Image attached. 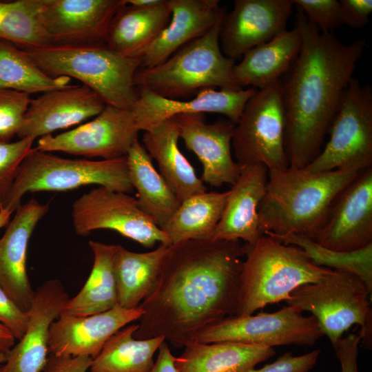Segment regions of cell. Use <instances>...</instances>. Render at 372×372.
Segmentation results:
<instances>
[{
	"mask_svg": "<svg viewBox=\"0 0 372 372\" xmlns=\"http://www.w3.org/2000/svg\"><path fill=\"white\" fill-rule=\"evenodd\" d=\"M245 251L238 240L193 239L171 245L156 285L139 305L134 338L163 337L174 347L234 315Z\"/></svg>",
	"mask_w": 372,
	"mask_h": 372,
	"instance_id": "1",
	"label": "cell"
},
{
	"mask_svg": "<svg viewBox=\"0 0 372 372\" xmlns=\"http://www.w3.org/2000/svg\"><path fill=\"white\" fill-rule=\"evenodd\" d=\"M295 28L301 48L281 87L289 167L302 169L320 152L366 41L343 43L332 32H321L298 8Z\"/></svg>",
	"mask_w": 372,
	"mask_h": 372,
	"instance_id": "2",
	"label": "cell"
},
{
	"mask_svg": "<svg viewBox=\"0 0 372 372\" xmlns=\"http://www.w3.org/2000/svg\"><path fill=\"white\" fill-rule=\"evenodd\" d=\"M360 171L311 172L288 167L269 171L258 216L262 235L295 234L312 239L338 194Z\"/></svg>",
	"mask_w": 372,
	"mask_h": 372,
	"instance_id": "3",
	"label": "cell"
},
{
	"mask_svg": "<svg viewBox=\"0 0 372 372\" xmlns=\"http://www.w3.org/2000/svg\"><path fill=\"white\" fill-rule=\"evenodd\" d=\"M244 246L246 258L234 316L251 315L269 304L287 300L296 287L320 280L333 270L314 265L298 247L267 235Z\"/></svg>",
	"mask_w": 372,
	"mask_h": 372,
	"instance_id": "4",
	"label": "cell"
},
{
	"mask_svg": "<svg viewBox=\"0 0 372 372\" xmlns=\"http://www.w3.org/2000/svg\"><path fill=\"white\" fill-rule=\"evenodd\" d=\"M225 8L203 36L183 45L163 63L139 68L134 83L167 99L180 100L201 90H241L234 78L235 61L222 52L220 28Z\"/></svg>",
	"mask_w": 372,
	"mask_h": 372,
	"instance_id": "5",
	"label": "cell"
},
{
	"mask_svg": "<svg viewBox=\"0 0 372 372\" xmlns=\"http://www.w3.org/2000/svg\"><path fill=\"white\" fill-rule=\"evenodd\" d=\"M51 76L74 78L107 105L130 110L137 99L138 58L122 56L104 45H49L23 49Z\"/></svg>",
	"mask_w": 372,
	"mask_h": 372,
	"instance_id": "6",
	"label": "cell"
},
{
	"mask_svg": "<svg viewBox=\"0 0 372 372\" xmlns=\"http://www.w3.org/2000/svg\"><path fill=\"white\" fill-rule=\"evenodd\" d=\"M97 185L130 194L131 184L127 157L92 161L65 158L33 148L20 165L2 207L14 211L28 192H65Z\"/></svg>",
	"mask_w": 372,
	"mask_h": 372,
	"instance_id": "7",
	"label": "cell"
},
{
	"mask_svg": "<svg viewBox=\"0 0 372 372\" xmlns=\"http://www.w3.org/2000/svg\"><path fill=\"white\" fill-rule=\"evenodd\" d=\"M366 286L356 275L333 269L324 278L296 287L285 300L316 319L332 346L354 324L361 327L360 336L365 347L371 346V309Z\"/></svg>",
	"mask_w": 372,
	"mask_h": 372,
	"instance_id": "8",
	"label": "cell"
},
{
	"mask_svg": "<svg viewBox=\"0 0 372 372\" xmlns=\"http://www.w3.org/2000/svg\"><path fill=\"white\" fill-rule=\"evenodd\" d=\"M285 125L281 80L258 89L235 124L231 146L236 162L243 166L260 163L268 171L289 167Z\"/></svg>",
	"mask_w": 372,
	"mask_h": 372,
	"instance_id": "9",
	"label": "cell"
},
{
	"mask_svg": "<svg viewBox=\"0 0 372 372\" xmlns=\"http://www.w3.org/2000/svg\"><path fill=\"white\" fill-rule=\"evenodd\" d=\"M330 138L304 169L311 172L372 167V88L353 78L344 92Z\"/></svg>",
	"mask_w": 372,
	"mask_h": 372,
	"instance_id": "10",
	"label": "cell"
},
{
	"mask_svg": "<svg viewBox=\"0 0 372 372\" xmlns=\"http://www.w3.org/2000/svg\"><path fill=\"white\" fill-rule=\"evenodd\" d=\"M322 335L314 316H305L296 307L287 306L273 313L225 317L200 332L195 342H236L273 348L312 346Z\"/></svg>",
	"mask_w": 372,
	"mask_h": 372,
	"instance_id": "11",
	"label": "cell"
},
{
	"mask_svg": "<svg viewBox=\"0 0 372 372\" xmlns=\"http://www.w3.org/2000/svg\"><path fill=\"white\" fill-rule=\"evenodd\" d=\"M72 223L76 234L87 236L98 229H110L146 248L157 242L171 245L165 232L129 194L103 187L92 189L73 203Z\"/></svg>",
	"mask_w": 372,
	"mask_h": 372,
	"instance_id": "12",
	"label": "cell"
},
{
	"mask_svg": "<svg viewBox=\"0 0 372 372\" xmlns=\"http://www.w3.org/2000/svg\"><path fill=\"white\" fill-rule=\"evenodd\" d=\"M138 129L130 110L107 105L94 119L56 136L40 137L36 149L63 152L88 158L127 156L138 140Z\"/></svg>",
	"mask_w": 372,
	"mask_h": 372,
	"instance_id": "13",
	"label": "cell"
},
{
	"mask_svg": "<svg viewBox=\"0 0 372 372\" xmlns=\"http://www.w3.org/2000/svg\"><path fill=\"white\" fill-rule=\"evenodd\" d=\"M311 240L338 251L372 243V167L360 170L338 194Z\"/></svg>",
	"mask_w": 372,
	"mask_h": 372,
	"instance_id": "14",
	"label": "cell"
},
{
	"mask_svg": "<svg viewBox=\"0 0 372 372\" xmlns=\"http://www.w3.org/2000/svg\"><path fill=\"white\" fill-rule=\"evenodd\" d=\"M123 4L124 0H42L41 20L52 45H104Z\"/></svg>",
	"mask_w": 372,
	"mask_h": 372,
	"instance_id": "15",
	"label": "cell"
},
{
	"mask_svg": "<svg viewBox=\"0 0 372 372\" xmlns=\"http://www.w3.org/2000/svg\"><path fill=\"white\" fill-rule=\"evenodd\" d=\"M293 0H236L222 19V52L235 61L252 48L287 30Z\"/></svg>",
	"mask_w": 372,
	"mask_h": 372,
	"instance_id": "16",
	"label": "cell"
},
{
	"mask_svg": "<svg viewBox=\"0 0 372 372\" xmlns=\"http://www.w3.org/2000/svg\"><path fill=\"white\" fill-rule=\"evenodd\" d=\"M69 296L59 280L43 282L34 291L25 333L6 353L0 372H41L48 360L49 335Z\"/></svg>",
	"mask_w": 372,
	"mask_h": 372,
	"instance_id": "17",
	"label": "cell"
},
{
	"mask_svg": "<svg viewBox=\"0 0 372 372\" xmlns=\"http://www.w3.org/2000/svg\"><path fill=\"white\" fill-rule=\"evenodd\" d=\"M173 118L179 137L202 164L201 180L216 187L233 185L244 168L231 155L235 124L230 121L207 123L203 114H182Z\"/></svg>",
	"mask_w": 372,
	"mask_h": 372,
	"instance_id": "18",
	"label": "cell"
},
{
	"mask_svg": "<svg viewBox=\"0 0 372 372\" xmlns=\"http://www.w3.org/2000/svg\"><path fill=\"white\" fill-rule=\"evenodd\" d=\"M137 99L130 110L139 131L150 127L182 114L216 113L236 124L249 99L258 89L216 90L208 88L189 100L164 98L144 87H136Z\"/></svg>",
	"mask_w": 372,
	"mask_h": 372,
	"instance_id": "19",
	"label": "cell"
},
{
	"mask_svg": "<svg viewBox=\"0 0 372 372\" xmlns=\"http://www.w3.org/2000/svg\"><path fill=\"white\" fill-rule=\"evenodd\" d=\"M143 309L139 306L125 309L119 305L104 312L74 316L60 314L51 324L49 351L60 356H89L92 359L118 331L139 320Z\"/></svg>",
	"mask_w": 372,
	"mask_h": 372,
	"instance_id": "20",
	"label": "cell"
},
{
	"mask_svg": "<svg viewBox=\"0 0 372 372\" xmlns=\"http://www.w3.org/2000/svg\"><path fill=\"white\" fill-rule=\"evenodd\" d=\"M105 106L96 92L83 84L42 93L31 99L17 136L36 139L51 134L97 116Z\"/></svg>",
	"mask_w": 372,
	"mask_h": 372,
	"instance_id": "21",
	"label": "cell"
},
{
	"mask_svg": "<svg viewBox=\"0 0 372 372\" xmlns=\"http://www.w3.org/2000/svg\"><path fill=\"white\" fill-rule=\"evenodd\" d=\"M48 209L49 204L30 199L16 209L0 238V286L24 311L30 309L34 293L26 269L28 242Z\"/></svg>",
	"mask_w": 372,
	"mask_h": 372,
	"instance_id": "22",
	"label": "cell"
},
{
	"mask_svg": "<svg viewBox=\"0 0 372 372\" xmlns=\"http://www.w3.org/2000/svg\"><path fill=\"white\" fill-rule=\"evenodd\" d=\"M268 172L260 163L244 166L240 177L229 190L222 216L211 239L242 240L251 245L262 236L258 209L266 192Z\"/></svg>",
	"mask_w": 372,
	"mask_h": 372,
	"instance_id": "23",
	"label": "cell"
},
{
	"mask_svg": "<svg viewBox=\"0 0 372 372\" xmlns=\"http://www.w3.org/2000/svg\"><path fill=\"white\" fill-rule=\"evenodd\" d=\"M167 25L138 57L140 68L158 65L189 42L205 34L224 10L218 0H168Z\"/></svg>",
	"mask_w": 372,
	"mask_h": 372,
	"instance_id": "24",
	"label": "cell"
},
{
	"mask_svg": "<svg viewBox=\"0 0 372 372\" xmlns=\"http://www.w3.org/2000/svg\"><path fill=\"white\" fill-rule=\"evenodd\" d=\"M171 17L168 0L150 6H121L110 23L106 46L115 53L138 58L167 25Z\"/></svg>",
	"mask_w": 372,
	"mask_h": 372,
	"instance_id": "25",
	"label": "cell"
},
{
	"mask_svg": "<svg viewBox=\"0 0 372 372\" xmlns=\"http://www.w3.org/2000/svg\"><path fill=\"white\" fill-rule=\"evenodd\" d=\"M302 39L295 28L247 52L234 67L236 83L262 89L281 80L299 54Z\"/></svg>",
	"mask_w": 372,
	"mask_h": 372,
	"instance_id": "26",
	"label": "cell"
},
{
	"mask_svg": "<svg viewBox=\"0 0 372 372\" xmlns=\"http://www.w3.org/2000/svg\"><path fill=\"white\" fill-rule=\"evenodd\" d=\"M144 132V147L156 161L161 175L180 202L207 192L204 183L178 148L179 132L174 118Z\"/></svg>",
	"mask_w": 372,
	"mask_h": 372,
	"instance_id": "27",
	"label": "cell"
},
{
	"mask_svg": "<svg viewBox=\"0 0 372 372\" xmlns=\"http://www.w3.org/2000/svg\"><path fill=\"white\" fill-rule=\"evenodd\" d=\"M273 347L236 342H194L175 358L178 372H250L273 357Z\"/></svg>",
	"mask_w": 372,
	"mask_h": 372,
	"instance_id": "28",
	"label": "cell"
},
{
	"mask_svg": "<svg viewBox=\"0 0 372 372\" xmlns=\"http://www.w3.org/2000/svg\"><path fill=\"white\" fill-rule=\"evenodd\" d=\"M129 178L137 191V203L162 230L180 201L153 165L152 158L138 139L126 156Z\"/></svg>",
	"mask_w": 372,
	"mask_h": 372,
	"instance_id": "29",
	"label": "cell"
},
{
	"mask_svg": "<svg viewBox=\"0 0 372 372\" xmlns=\"http://www.w3.org/2000/svg\"><path fill=\"white\" fill-rule=\"evenodd\" d=\"M93 266L85 285L69 298L61 314L85 316L110 310L118 304L115 256L118 245L90 240Z\"/></svg>",
	"mask_w": 372,
	"mask_h": 372,
	"instance_id": "30",
	"label": "cell"
},
{
	"mask_svg": "<svg viewBox=\"0 0 372 372\" xmlns=\"http://www.w3.org/2000/svg\"><path fill=\"white\" fill-rule=\"evenodd\" d=\"M169 246L159 244L151 251L134 252L118 245L114 266L120 307L136 308L150 294Z\"/></svg>",
	"mask_w": 372,
	"mask_h": 372,
	"instance_id": "31",
	"label": "cell"
},
{
	"mask_svg": "<svg viewBox=\"0 0 372 372\" xmlns=\"http://www.w3.org/2000/svg\"><path fill=\"white\" fill-rule=\"evenodd\" d=\"M138 328V324H130L115 333L92 359L90 371H149L155 362L154 355L165 340L163 337L136 339Z\"/></svg>",
	"mask_w": 372,
	"mask_h": 372,
	"instance_id": "32",
	"label": "cell"
},
{
	"mask_svg": "<svg viewBox=\"0 0 372 372\" xmlns=\"http://www.w3.org/2000/svg\"><path fill=\"white\" fill-rule=\"evenodd\" d=\"M229 191L196 194L182 200L162 229L171 245L193 239H209L224 210Z\"/></svg>",
	"mask_w": 372,
	"mask_h": 372,
	"instance_id": "33",
	"label": "cell"
},
{
	"mask_svg": "<svg viewBox=\"0 0 372 372\" xmlns=\"http://www.w3.org/2000/svg\"><path fill=\"white\" fill-rule=\"evenodd\" d=\"M68 76H51L25 50L0 39V89L26 93H44L69 85Z\"/></svg>",
	"mask_w": 372,
	"mask_h": 372,
	"instance_id": "34",
	"label": "cell"
},
{
	"mask_svg": "<svg viewBox=\"0 0 372 372\" xmlns=\"http://www.w3.org/2000/svg\"><path fill=\"white\" fill-rule=\"evenodd\" d=\"M285 245L300 249L314 265L331 269L349 272L358 276L365 284L370 296L372 293V243L351 251H338L321 246L303 236L274 234L265 232Z\"/></svg>",
	"mask_w": 372,
	"mask_h": 372,
	"instance_id": "35",
	"label": "cell"
},
{
	"mask_svg": "<svg viewBox=\"0 0 372 372\" xmlns=\"http://www.w3.org/2000/svg\"><path fill=\"white\" fill-rule=\"evenodd\" d=\"M42 0L0 1V39L21 48L52 45L41 20Z\"/></svg>",
	"mask_w": 372,
	"mask_h": 372,
	"instance_id": "36",
	"label": "cell"
},
{
	"mask_svg": "<svg viewBox=\"0 0 372 372\" xmlns=\"http://www.w3.org/2000/svg\"><path fill=\"white\" fill-rule=\"evenodd\" d=\"M30 101L26 93L0 89V143L11 142L17 135Z\"/></svg>",
	"mask_w": 372,
	"mask_h": 372,
	"instance_id": "37",
	"label": "cell"
},
{
	"mask_svg": "<svg viewBox=\"0 0 372 372\" xmlns=\"http://www.w3.org/2000/svg\"><path fill=\"white\" fill-rule=\"evenodd\" d=\"M34 140L26 137L14 142L0 143V205L10 192L20 165L32 150Z\"/></svg>",
	"mask_w": 372,
	"mask_h": 372,
	"instance_id": "38",
	"label": "cell"
},
{
	"mask_svg": "<svg viewBox=\"0 0 372 372\" xmlns=\"http://www.w3.org/2000/svg\"><path fill=\"white\" fill-rule=\"evenodd\" d=\"M305 17L321 32H332L343 24L337 0H293Z\"/></svg>",
	"mask_w": 372,
	"mask_h": 372,
	"instance_id": "39",
	"label": "cell"
},
{
	"mask_svg": "<svg viewBox=\"0 0 372 372\" xmlns=\"http://www.w3.org/2000/svg\"><path fill=\"white\" fill-rule=\"evenodd\" d=\"M321 350L316 349L301 355L287 351L276 360L250 372H309L316 365Z\"/></svg>",
	"mask_w": 372,
	"mask_h": 372,
	"instance_id": "40",
	"label": "cell"
},
{
	"mask_svg": "<svg viewBox=\"0 0 372 372\" xmlns=\"http://www.w3.org/2000/svg\"><path fill=\"white\" fill-rule=\"evenodd\" d=\"M28 321L27 311H23L0 286V324L19 340L25 333Z\"/></svg>",
	"mask_w": 372,
	"mask_h": 372,
	"instance_id": "41",
	"label": "cell"
},
{
	"mask_svg": "<svg viewBox=\"0 0 372 372\" xmlns=\"http://www.w3.org/2000/svg\"><path fill=\"white\" fill-rule=\"evenodd\" d=\"M339 2L343 24L358 29L369 23L372 12L371 0H340Z\"/></svg>",
	"mask_w": 372,
	"mask_h": 372,
	"instance_id": "42",
	"label": "cell"
},
{
	"mask_svg": "<svg viewBox=\"0 0 372 372\" xmlns=\"http://www.w3.org/2000/svg\"><path fill=\"white\" fill-rule=\"evenodd\" d=\"M360 342V335L349 333L333 345L340 364L341 372H359L358 356Z\"/></svg>",
	"mask_w": 372,
	"mask_h": 372,
	"instance_id": "43",
	"label": "cell"
},
{
	"mask_svg": "<svg viewBox=\"0 0 372 372\" xmlns=\"http://www.w3.org/2000/svg\"><path fill=\"white\" fill-rule=\"evenodd\" d=\"M92 358L89 356H60L50 354L43 372H87Z\"/></svg>",
	"mask_w": 372,
	"mask_h": 372,
	"instance_id": "44",
	"label": "cell"
},
{
	"mask_svg": "<svg viewBox=\"0 0 372 372\" xmlns=\"http://www.w3.org/2000/svg\"><path fill=\"white\" fill-rule=\"evenodd\" d=\"M158 355L153 367L148 372H178L175 365V357L165 340L158 349Z\"/></svg>",
	"mask_w": 372,
	"mask_h": 372,
	"instance_id": "45",
	"label": "cell"
},
{
	"mask_svg": "<svg viewBox=\"0 0 372 372\" xmlns=\"http://www.w3.org/2000/svg\"><path fill=\"white\" fill-rule=\"evenodd\" d=\"M15 340L8 329L0 324V353H7L15 344Z\"/></svg>",
	"mask_w": 372,
	"mask_h": 372,
	"instance_id": "46",
	"label": "cell"
},
{
	"mask_svg": "<svg viewBox=\"0 0 372 372\" xmlns=\"http://www.w3.org/2000/svg\"><path fill=\"white\" fill-rule=\"evenodd\" d=\"M161 0H125L126 3L138 7H145L155 5Z\"/></svg>",
	"mask_w": 372,
	"mask_h": 372,
	"instance_id": "47",
	"label": "cell"
},
{
	"mask_svg": "<svg viewBox=\"0 0 372 372\" xmlns=\"http://www.w3.org/2000/svg\"><path fill=\"white\" fill-rule=\"evenodd\" d=\"M12 214V211L0 206V229L8 225Z\"/></svg>",
	"mask_w": 372,
	"mask_h": 372,
	"instance_id": "48",
	"label": "cell"
},
{
	"mask_svg": "<svg viewBox=\"0 0 372 372\" xmlns=\"http://www.w3.org/2000/svg\"><path fill=\"white\" fill-rule=\"evenodd\" d=\"M6 361V354L0 353V366Z\"/></svg>",
	"mask_w": 372,
	"mask_h": 372,
	"instance_id": "49",
	"label": "cell"
},
{
	"mask_svg": "<svg viewBox=\"0 0 372 372\" xmlns=\"http://www.w3.org/2000/svg\"><path fill=\"white\" fill-rule=\"evenodd\" d=\"M1 206V205H0Z\"/></svg>",
	"mask_w": 372,
	"mask_h": 372,
	"instance_id": "50",
	"label": "cell"
}]
</instances>
